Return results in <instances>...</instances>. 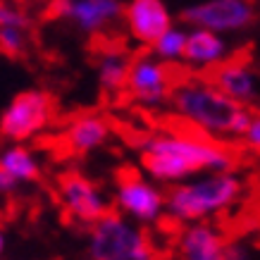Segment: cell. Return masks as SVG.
<instances>
[{
  "mask_svg": "<svg viewBox=\"0 0 260 260\" xmlns=\"http://www.w3.org/2000/svg\"><path fill=\"white\" fill-rule=\"evenodd\" d=\"M246 184L237 170H213L181 179L165 191V215L177 224L213 220L244 198Z\"/></svg>",
  "mask_w": 260,
  "mask_h": 260,
  "instance_id": "cell-3",
  "label": "cell"
},
{
  "mask_svg": "<svg viewBox=\"0 0 260 260\" xmlns=\"http://www.w3.org/2000/svg\"><path fill=\"white\" fill-rule=\"evenodd\" d=\"M122 8L119 0H55L48 5L50 15L93 39H105L115 31L122 22Z\"/></svg>",
  "mask_w": 260,
  "mask_h": 260,
  "instance_id": "cell-10",
  "label": "cell"
},
{
  "mask_svg": "<svg viewBox=\"0 0 260 260\" xmlns=\"http://www.w3.org/2000/svg\"><path fill=\"white\" fill-rule=\"evenodd\" d=\"M141 170L153 181L172 186L193 174L213 170H237L239 153L227 141L196 134L186 126H170L139 141Z\"/></svg>",
  "mask_w": 260,
  "mask_h": 260,
  "instance_id": "cell-1",
  "label": "cell"
},
{
  "mask_svg": "<svg viewBox=\"0 0 260 260\" xmlns=\"http://www.w3.org/2000/svg\"><path fill=\"white\" fill-rule=\"evenodd\" d=\"M55 117V103L46 91L31 88L15 95L0 117V136L10 143H26L46 134Z\"/></svg>",
  "mask_w": 260,
  "mask_h": 260,
  "instance_id": "cell-7",
  "label": "cell"
},
{
  "mask_svg": "<svg viewBox=\"0 0 260 260\" xmlns=\"http://www.w3.org/2000/svg\"><path fill=\"white\" fill-rule=\"evenodd\" d=\"M17 189H19V184H17V181L0 167V198H10Z\"/></svg>",
  "mask_w": 260,
  "mask_h": 260,
  "instance_id": "cell-22",
  "label": "cell"
},
{
  "mask_svg": "<svg viewBox=\"0 0 260 260\" xmlns=\"http://www.w3.org/2000/svg\"><path fill=\"white\" fill-rule=\"evenodd\" d=\"M112 203L117 213L126 215L139 224H155L165 217V191L143 170L134 167L117 172Z\"/></svg>",
  "mask_w": 260,
  "mask_h": 260,
  "instance_id": "cell-5",
  "label": "cell"
},
{
  "mask_svg": "<svg viewBox=\"0 0 260 260\" xmlns=\"http://www.w3.org/2000/svg\"><path fill=\"white\" fill-rule=\"evenodd\" d=\"M215 86L224 91L232 101L241 103L246 108H258L260 103V72L251 64V60L229 55L215 70L208 72Z\"/></svg>",
  "mask_w": 260,
  "mask_h": 260,
  "instance_id": "cell-11",
  "label": "cell"
},
{
  "mask_svg": "<svg viewBox=\"0 0 260 260\" xmlns=\"http://www.w3.org/2000/svg\"><path fill=\"white\" fill-rule=\"evenodd\" d=\"M174 251L184 260H222L227 258L229 244L220 227L208 220L184 222L174 239Z\"/></svg>",
  "mask_w": 260,
  "mask_h": 260,
  "instance_id": "cell-12",
  "label": "cell"
},
{
  "mask_svg": "<svg viewBox=\"0 0 260 260\" xmlns=\"http://www.w3.org/2000/svg\"><path fill=\"white\" fill-rule=\"evenodd\" d=\"M15 24L31 26L29 8L19 0H0V26H15Z\"/></svg>",
  "mask_w": 260,
  "mask_h": 260,
  "instance_id": "cell-20",
  "label": "cell"
},
{
  "mask_svg": "<svg viewBox=\"0 0 260 260\" xmlns=\"http://www.w3.org/2000/svg\"><path fill=\"white\" fill-rule=\"evenodd\" d=\"M5 251V234H3V229H0V255Z\"/></svg>",
  "mask_w": 260,
  "mask_h": 260,
  "instance_id": "cell-24",
  "label": "cell"
},
{
  "mask_svg": "<svg viewBox=\"0 0 260 260\" xmlns=\"http://www.w3.org/2000/svg\"><path fill=\"white\" fill-rule=\"evenodd\" d=\"M170 112L179 126L217 141L237 143L253 108L232 101L203 72H179L170 93Z\"/></svg>",
  "mask_w": 260,
  "mask_h": 260,
  "instance_id": "cell-2",
  "label": "cell"
},
{
  "mask_svg": "<svg viewBox=\"0 0 260 260\" xmlns=\"http://www.w3.org/2000/svg\"><path fill=\"white\" fill-rule=\"evenodd\" d=\"M22 5H26V8H31V5H43V8H48L50 3H55V0H19Z\"/></svg>",
  "mask_w": 260,
  "mask_h": 260,
  "instance_id": "cell-23",
  "label": "cell"
},
{
  "mask_svg": "<svg viewBox=\"0 0 260 260\" xmlns=\"http://www.w3.org/2000/svg\"><path fill=\"white\" fill-rule=\"evenodd\" d=\"M0 167L12 177V179L24 186V184H34L41 179V165L39 158L34 155V150H29L24 143H12L0 153Z\"/></svg>",
  "mask_w": 260,
  "mask_h": 260,
  "instance_id": "cell-17",
  "label": "cell"
},
{
  "mask_svg": "<svg viewBox=\"0 0 260 260\" xmlns=\"http://www.w3.org/2000/svg\"><path fill=\"white\" fill-rule=\"evenodd\" d=\"M179 72L174 64L160 60L155 53H139L129 60L124 93L141 108H162L170 101Z\"/></svg>",
  "mask_w": 260,
  "mask_h": 260,
  "instance_id": "cell-6",
  "label": "cell"
},
{
  "mask_svg": "<svg viewBox=\"0 0 260 260\" xmlns=\"http://www.w3.org/2000/svg\"><path fill=\"white\" fill-rule=\"evenodd\" d=\"M122 22L126 34L141 46H150L170 24H174L165 0H129L122 8Z\"/></svg>",
  "mask_w": 260,
  "mask_h": 260,
  "instance_id": "cell-13",
  "label": "cell"
},
{
  "mask_svg": "<svg viewBox=\"0 0 260 260\" xmlns=\"http://www.w3.org/2000/svg\"><path fill=\"white\" fill-rule=\"evenodd\" d=\"M258 8L253 0H198L184 10V22L189 26L210 29L222 36L251 29Z\"/></svg>",
  "mask_w": 260,
  "mask_h": 260,
  "instance_id": "cell-9",
  "label": "cell"
},
{
  "mask_svg": "<svg viewBox=\"0 0 260 260\" xmlns=\"http://www.w3.org/2000/svg\"><path fill=\"white\" fill-rule=\"evenodd\" d=\"M129 60H132V55L122 46H117V43H105L98 50L95 72H98V84H101L103 93H108V95L124 93Z\"/></svg>",
  "mask_w": 260,
  "mask_h": 260,
  "instance_id": "cell-16",
  "label": "cell"
},
{
  "mask_svg": "<svg viewBox=\"0 0 260 260\" xmlns=\"http://www.w3.org/2000/svg\"><path fill=\"white\" fill-rule=\"evenodd\" d=\"M55 198L64 217L79 227H91L110 210V198L105 191L77 170L60 172L55 179Z\"/></svg>",
  "mask_w": 260,
  "mask_h": 260,
  "instance_id": "cell-8",
  "label": "cell"
},
{
  "mask_svg": "<svg viewBox=\"0 0 260 260\" xmlns=\"http://www.w3.org/2000/svg\"><path fill=\"white\" fill-rule=\"evenodd\" d=\"M110 134L112 126L108 117H103L98 112H81L62 126L57 141L67 155H86L101 148L110 139Z\"/></svg>",
  "mask_w": 260,
  "mask_h": 260,
  "instance_id": "cell-14",
  "label": "cell"
},
{
  "mask_svg": "<svg viewBox=\"0 0 260 260\" xmlns=\"http://www.w3.org/2000/svg\"><path fill=\"white\" fill-rule=\"evenodd\" d=\"M246 150H251L255 155H260V110H253L248 122H246L244 132L239 136V141Z\"/></svg>",
  "mask_w": 260,
  "mask_h": 260,
  "instance_id": "cell-21",
  "label": "cell"
},
{
  "mask_svg": "<svg viewBox=\"0 0 260 260\" xmlns=\"http://www.w3.org/2000/svg\"><path fill=\"white\" fill-rule=\"evenodd\" d=\"M184 48H186V29L170 24L165 31L150 43V53H155L160 60H165L170 64H181Z\"/></svg>",
  "mask_w": 260,
  "mask_h": 260,
  "instance_id": "cell-18",
  "label": "cell"
},
{
  "mask_svg": "<svg viewBox=\"0 0 260 260\" xmlns=\"http://www.w3.org/2000/svg\"><path fill=\"white\" fill-rule=\"evenodd\" d=\"M88 255L95 260H150L158 253L139 222L110 208L88 227Z\"/></svg>",
  "mask_w": 260,
  "mask_h": 260,
  "instance_id": "cell-4",
  "label": "cell"
},
{
  "mask_svg": "<svg viewBox=\"0 0 260 260\" xmlns=\"http://www.w3.org/2000/svg\"><path fill=\"white\" fill-rule=\"evenodd\" d=\"M31 46V26H0V53H5L10 57L24 55Z\"/></svg>",
  "mask_w": 260,
  "mask_h": 260,
  "instance_id": "cell-19",
  "label": "cell"
},
{
  "mask_svg": "<svg viewBox=\"0 0 260 260\" xmlns=\"http://www.w3.org/2000/svg\"><path fill=\"white\" fill-rule=\"evenodd\" d=\"M229 55H232V48H229L227 36L210 31V29H201V26H191L186 31V48L181 57L184 70L208 74L220 62H224Z\"/></svg>",
  "mask_w": 260,
  "mask_h": 260,
  "instance_id": "cell-15",
  "label": "cell"
}]
</instances>
